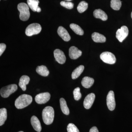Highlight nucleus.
Instances as JSON below:
<instances>
[{"mask_svg":"<svg viewBox=\"0 0 132 132\" xmlns=\"http://www.w3.org/2000/svg\"><path fill=\"white\" fill-rule=\"evenodd\" d=\"M30 81V78L27 76H22L19 81V86L23 91L26 90V85L28 84Z\"/></svg>","mask_w":132,"mask_h":132,"instance_id":"obj_16","label":"nucleus"},{"mask_svg":"<svg viewBox=\"0 0 132 132\" xmlns=\"http://www.w3.org/2000/svg\"><path fill=\"white\" fill-rule=\"evenodd\" d=\"M39 1L38 0H27L28 6L34 12H36Z\"/></svg>","mask_w":132,"mask_h":132,"instance_id":"obj_23","label":"nucleus"},{"mask_svg":"<svg viewBox=\"0 0 132 132\" xmlns=\"http://www.w3.org/2000/svg\"><path fill=\"white\" fill-rule=\"evenodd\" d=\"M19 132H24L22 131H19Z\"/></svg>","mask_w":132,"mask_h":132,"instance_id":"obj_35","label":"nucleus"},{"mask_svg":"<svg viewBox=\"0 0 132 132\" xmlns=\"http://www.w3.org/2000/svg\"><path fill=\"white\" fill-rule=\"evenodd\" d=\"M50 94L48 92L41 93L36 96L35 100L38 104H45L49 100L50 98Z\"/></svg>","mask_w":132,"mask_h":132,"instance_id":"obj_9","label":"nucleus"},{"mask_svg":"<svg viewBox=\"0 0 132 132\" xmlns=\"http://www.w3.org/2000/svg\"><path fill=\"white\" fill-rule=\"evenodd\" d=\"M94 81V79L93 78L86 76L82 79L81 85L83 87L88 88L91 87L93 85Z\"/></svg>","mask_w":132,"mask_h":132,"instance_id":"obj_17","label":"nucleus"},{"mask_svg":"<svg viewBox=\"0 0 132 132\" xmlns=\"http://www.w3.org/2000/svg\"><path fill=\"white\" fill-rule=\"evenodd\" d=\"M32 98L31 95L24 94L21 95L17 98L15 102V105L18 109H21L26 107L32 103Z\"/></svg>","mask_w":132,"mask_h":132,"instance_id":"obj_1","label":"nucleus"},{"mask_svg":"<svg viewBox=\"0 0 132 132\" xmlns=\"http://www.w3.org/2000/svg\"><path fill=\"white\" fill-rule=\"evenodd\" d=\"M95 97V95L93 93L89 94L86 97L83 102V105L86 109H88L91 108L93 104Z\"/></svg>","mask_w":132,"mask_h":132,"instance_id":"obj_11","label":"nucleus"},{"mask_svg":"<svg viewBox=\"0 0 132 132\" xmlns=\"http://www.w3.org/2000/svg\"><path fill=\"white\" fill-rule=\"evenodd\" d=\"M61 5L62 6L68 9H71L73 8L74 5L72 3L69 2L62 1L60 3Z\"/></svg>","mask_w":132,"mask_h":132,"instance_id":"obj_29","label":"nucleus"},{"mask_svg":"<svg viewBox=\"0 0 132 132\" xmlns=\"http://www.w3.org/2000/svg\"><path fill=\"white\" fill-rule=\"evenodd\" d=\"M41 11V10L40 8L39 7H38V8H37V10H36V12H40Z\"/></svg>","mask_w":132,"mask_h":132,"instance_id":"obj_32","label":"nucleus"},{"mask_svg":"<svg viewBox=\"0 0 132 132\" xmlns=\"http://www.w3.org/2000/svg\"><path fill=\"white\" fill-rule=\"evenodd\" d=\"M88 4L85 1L81 2L78 6L77 10L80 13H82L85 12L87 9Z\"/></svg>","mask_w":132,"mask_h":132,"instance_id":"obj_26","label":"nucleus"},{"mask_svg":"<svg viewBox=\"0 0 132 132\" xmlns=\"http://www.w3.org/2000/svg\"><path fill=\"white\" fill-rule=\"evenodd\" d=\"M82 52L75 46H72L69 49V56L71 59L76 60L81 56Z\"/></svg>","mask_w":132,"mask_h":132,"instance_id":"obj_12","label":"nucleus"},{"mask_svg":"<svg viewBox=\"0 0 132 132\" xmlns=\"http://www.w3.org/2000/svg\"><path fill=\"white\" fill-rule=\"evenodd\" d=\"M131 18L132 19V12L131 13Z\"/></svg>","mask_w":132,"mask_h":132,"instance_id":"obj_33","label":"nucleus"},{"mask_svg":"<svg viewBox=\"0 0 132 132\" xmlns=\"http://www.w3.org/2000/svg\"><path fill=\"white\" fill-rule=\"evenodd\" d=\"M57 33L65 41L68 42L71 39V36L68 32L62 26L59 27L57 30Z\"/></svg>","mask_w":132,"mask_h":132,"instance_id":"obj_13","label":"nucleus"},{"mask_svg":"<svg viewBox=\"0 0 132 132\" xmlns=\"http://www.w3.org/2000/svg\"><path fill=\"white\" fill-rule=\"evenodd\" d=\"M68 132H80L78 128L74 124L69 123L67 127Z\"/></svg>","mask_w":132,"mask_h":132,"instance_id":"obj_28","label":"nucleus"},{"mask_svg":"<svg viewBox=\"0 0 132 132\" xmlns=\"http://www.w3.org/2000/svg\"><path fill=\"white\" fill-rule=\"evenodd\" d=\"M54 57L56 61L59 64H64L65 62L66 58L64 52L60 50L55 49L54 52Z\"/></svg>","mask_w":132,"mask_h":132,"instance_id":"obj_10","label":"nucleus"},{"mask_svg":"<svg viewBox=\"0 0 132 132\" xmlns=\"http://www.w3.org/2000/svg\"><path fill=\"white\" fill-rule=\"evenodd\" d=\"M28 5L24 3H21L17 6L20 13V18L23 21L28 20L30 17V14Z\"/></svg>","mask_w":132,"mask_h":132,"instance_id":"obj_3","label":"nucleus"},{"mask_svg":"<svg viewBox=\"0 0 132 132\" xmlns=\"http://www.w3.org/2000/svg\"><path fill=\"white\" fill-rule=\"evenodd\" d=\"M7 118V112L6 108L0 109V126H2L5 123Z\"/></svg>","mask_w":132,"mask_h":132,"instance_id":"obj_22","label":"nucleus"},{"mask_svg":"<svg viewBox=\"0 0 132 132\" xmlns=\"http://www.w3.org/2000/svg\"><path fill=\"white\" fill-rule=\"evenodd\" d=\"M107 105L109 110L113 111L115 108L116 102L114 98V93L113 91L109 92L106 98Z\"/></svg>","mask_w":132,"mask_h":132,"instance_id":"obj_8","label":"nucleus"},{"mask_svg":"<svg viewBox=\"0 0 132 132\" xmlns=\"http://www.w3.org/2000/svg\"><path fill=\"white\" fill-rule=\"evenodd\" d=\"M89 132H99V131L97 127H93L90 129Z\"/></svg>","mask_w":132,"mask_h":132,"instance_id":"obj_31","label":"nucleus"},{"mask_svg":"<svg viewBox=\"0 0 132 132\" xmlns=\"http://www.w3.org/2000/svg\"><path fill=\"white\" fill-rule=\"evenodd\" d=\"M74 98L76 101H78L81 98V94L80 92V88L77 87L73 91Z\"/></svg>","mask_w":132,"mask_h":132,"instance_id":"obj_27","label":"nucleus"},{"mask_svg":"<svg viewBox=\"0 0 132 132\" xmlns=\"http://www.w3.org/2000/svg\"><path fill=\"white\" fill-rule=\"evenodd\" d=\"M42 119L43 122L46 125L52 124L54 117V111L53 107L47 106L43 110Z\"/></svg>","mask_w":132,"mask_h":132,"instance_id":"obj_2","label":"nucleus"},{"mask_svg":"<svg viewBox=\"0 0 132 132\" xmlns=\"http://www.w3.org/2000/svg\"><path fill=\"white\" fill-rule=\"evenodd\" d=\"M65 1H72V0H65Z\"/></svg>","mask_w":132,"mask_h":132,"instance_id":"obj_34","label":"nucleus"},{"mask_svg":"<svg viewBox=\"0 0 132 132\" xmlns=\"http://www.w3.org/2000/svg\"><path fill=\"white\" fill-rule=\"evenodd\" d=\"M36 72L40 75L43 76H47L49 74V71L45 66H38L36 69Z\"/></svg>","mask_w":132,"mask_h":132,"instance_id":"obj_20","label":"nucleus"},{"mask_svg":"<svg viewBox=\"0 0 132 132\" xmlns=\"http://www.w3.org/2000/svg\"><path fill=\"white\" fill-rule=\"evenodd\" d=\"M93 14L95 18L101 19L103 21H106L108 18L106 13L100 9L95 10Z\"/></svg>","mask_w":132,"mask_h":132,"instance_id":"obj_15","label":"nucleus"},{"mask_svg":"<svg viewBox=\"0 0 132 132\" xmlns=\"http://www.w3.org/2000/svg\"><path fill=\"white\" fill-rule=\"evenodd\" d=\"M31 122V125L35 130L38 132H40L41 131L42 127L40 122L36 116H32Z\"/></svg>","mask_w":132,"mask_h":132,"instance_id":"obj_14","label":"nucleus"},{"mask_svg":"<svg viewBox=\"0 0 132 132\" xmlns=\"http://www.w3.org/2000/svg\"><path fill=\"white\" fill-rule=\"evenodd\" d=\"M60 101L61 108L62 112L66 115H68L69 114V110L66 101L63 98H61L60 99Z\"/></svg>","mask_w":132,"mask_h":132,"instance_id":"obj_21","label":"nucleus"},{"mask_svg":"<svg viewBox=\"0 0 132 132\" xmlns=\"http://www.w3.org/2000/svg\"><path fill=\"white\" fill-rule=\"evenodd\" d=\"M100 57L102 61L106 64H113L116 62L115 56L111 52H103L100 55Z\"/></svg>","mask_w":132,"mask_h":132,"instance_id":"obj_6","label":"nucleus"},{"mask_svg":"<svg viewBox=\"0 0 132 132\" xmlns=\"http://www.w3.org/2000/svg\"><path fill=\"white\" fill-rule=\"evenodd\" d=\"M128 35V28L126 26H123L116 32V38L120 42H122Z\"/></svg>","mask_w":132,"mask_h":132,"instance_id":"obj_7","label":"nucleus"},{"mask_svg":"<svg viewBox=\"0 0 132 132\" xmlns=\"http://www.w3.org/2000/svg\"><path fill=\"white\" fill-rule=\"evenodd\" d=\"M6 45L4 43H1L0 44V56L2 55L6 49Z\"/></svg>","mask_w":132,"mask_h":132,"instance_id":"obj_30","label":"nucleus"},{"mask_svg":"<svg viewBox=\"0 0 132 132\" xmlns=\"http://www.w3.org/2000/svg\"><path fill=\"white\" fill-rule=\"evenodd\" d=\"M92 39L94 42L96 43H104L106 41V38L104 36L97 32L92 34Z\"/></svg>","mask_w":132,"mask_h":132,"instance_id":"obj_18","label":"nucleus"},{"mask_svg":"<svg viewBox=\"0 0 132 132\" xmlns=\"http://www.w3.org/2000/svg\"><path fill=\"white\" fill-rule=\"evenodd\" d=\"M18 87L15 84H12L6 86L1 89L0 94L3 98H7L10 95L17 90Z\"/></svg>","mask_w":132,"mask_h":132,"instance_id":"obj_4","label":"nucleus"},{"mask_svg":"<svg viewBox=\"0 0 132 132\" xmlns=\"http://www.w3.org/2000/svg\"><path fill=\"white\" fill-rule=\"evenodd\" d=\"M70 28L74 31L76 34L79 35H82L84 34V31L79 26L75 24H71L70 25Z\"/></svg>","mask_w":132,"mask_h":132,"instance_id":"obj_24","label":"nucleus"},{"mask_svg":"<svg viewBox=\"0 0 132 132\" xmlns=\"http://www.w3.org/2000/svg\"><path fill=\"white\" fill-rule=\"evenodd\" d=\"M42 30V27L38 23H32L28 26L26 30V35L29 36L38 34Z\"/></svg>","mask_w":132,"mask_h":132,"instance_id":"obj_5","label":"nucleus"},{"mask_svg":"<svg viewBox=\"0 0 132 132\" xmlns=\"http://www.w3.org/2000/svg\"><path fill=\"white\" fill-rule=\"evenodd\" d=\"M121 6V2L120 0H111V6L113 9L119 10Z\"/></svg>","mask_w":132,"mask_h":132,"instance_id":"obj_25","label":"nucleus"},{"mask_svg":"<svg viewBox=\"0 0 132 132\" xmlns=\"http://www.w3.org/2000/svg\"><path fill=\"white\" fill-rule=\"evenodd\" d=\"M84 66L81 65L79 66L74 70L72 74V78L73 79H75L81 75L84 71Z\"/></svg>","mask_w":132,"mask_h":132,"instance_id":"obj_19","label":"nucleus"}]
</instances>
